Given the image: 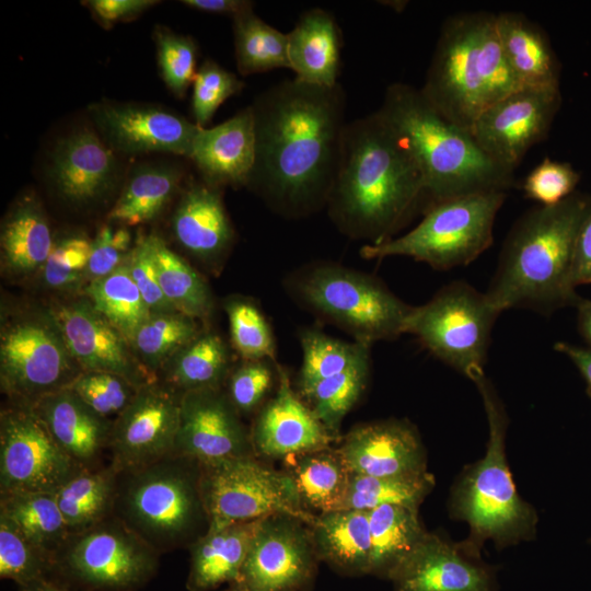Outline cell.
Here are the masks:
<instances>
[{
  "label": "cell",
  "instance_id": "obj_1",
  "mask_svg": "<svg viewBox=\"0 0 591 591\" xmlns=\"http://www.w3.org/2000/svg\"><path fill=\"white\" fill-rule=\"evenodd\" d=\"M341 84L287 79L262 92L254 113L256 159L247 187L273 209L303 216L326 205L346 127Z\"/></svg>",
  "mask_w": 591,
  "mask_h": 591
},
{
  "label": "cell",
  "instance_id": "obj_2",
  "mask_svg": "<svg viewBox=\"0 0 591 591\" xmlns=\"http://www.w3.org/2000/svg\"><path fill=\"white\" fill-rule=\"evenodd\" d=\"M424 199L417 163L380 114L348 121L326 201L337 228L380 243L392 239Z\"/></svg>",
  "mask_w": 591,
  "mask_h": 591
},
{
  "label": "cell",
  "instance_id": "obj_3",
  "mask_svg": "<svg viewBox=\"0 0 591 591\" xmlns=\"http://www.w3.org/2000/svg\"><path fill=\"white\" fill-rule=\"evenodd\" d=\"M590 204L591 197L575 192L559 204L529 210L514 223L485 292L500 312L521 308L546 314L579 302L570 277Z\"/></svg>",
  "mask_w": 591,
  "mask_h": 591
},
{
  "label": "cell",
  "instance_id": "obj_4",
  "mask_svg": "<svg viewBox=\"0 0 591 591\" xmlns=\"http://www.w3.org/2000/svg\"><path fill=\"white\" fill-rule=\"evenodd\" d=\"M376 112L417 163L426 208L461 196L508 192L513 186L514 174L495 164L471 132L444 118L420 89L402 82L390 84Z\"/></svg>",
  "mask_w": 591,
  "mask_h": 591
},
{
  "label": "cell",
  "instance_id": "obj_5",
  "mask_svg": "<svg viewBox=\"0 0 591 591\" xmlns=\"http://www.w3.org/2000/svg\"><path fill=\"white\" fill-rule=\"evenodd\" d=\"M520 88L501 50L496 13L463 12L443 22L420 91L444 118L471 132L484 111Z\"/></svg>",
  "mask_w": 591,
  "mask_h": 591
},
{
  "label": "cell",
  "instance_id": "obj_6",
  "mask_svg": "<svg viewBox=\"0 0 591 591\" xmlns=\"http://www.w3.org/2000/svg\"><path fill=\"white\" fill-rule=\"evenodd\" d=\"M113 514L159 554L201 536L208 526L199 489V464L171 454L117 473Z\"/></svg>",
  "mask_w": 591,
  "mask_h": 591
},
{
  "label": "cell",
  "instance_id": "obj_7",
  "mask_svg": "<svg viewBox=\"0 0 591 591\" xmlns=\"http://www.w3.org/2000/svg\"><path fill=\"white\" fill-rule=\"evenodd\" d=\"M482 395L489 426L485 456L472 465L452 496L456 518L471 528L468 545L478 551L487 538L508 545L534 533L535 512L518 495L505 455L506 416L485 374L473 381Z\"/></svg>",
  "mask_w": 591,
  "mask_h": 591
},
{
  "label": "cell",
  "instance_id": "obj_8",
  "mask_svg": "<svg viewBox=\"0 0 591 591\" xmlns=\"http://www.w3.org/2000/svg\"><path fill=\"white\" fill-rule=\"evenodd\" d=\"M507 192H486L436 202L407 233L361 247L366 259L407 256L434 269L464 266L493 243L496 216Z\"/></svg>",
  "mask_w": 591,
  "mask_h": 591
},
{
  "label": "cell",
  "instance_id": "obj_9",
  "mask_svg": "<svg viewBox=\"0 0 591 591\" xmlns=\"http://www.w3.org/2000/svg\"><path fill=\"white\" fill-rule=\"evenodd\" d=\"M292 288L312 312L369 347L405 333L413 308L376 278L336 264L304 269Z\"/></svg>",
  "mask_w": 591,
  "mask_h": 591
},
{
  "label": "cell",
  "instance_id": "obj_10",
  "mask_svg": "<svg viewBox=\"0 0 591 591\" xmlns=\"http://www.w3.org/2000/svg\"><path fill=\"white\" fill-rule=\"evenodd\" d=\"M81 372L49 308L2 311L0 384L15 404L67 389Z\"/></svg>",
  "mask_w": 591,
  "mask_h": 591
},
{
  "label": "cell",
  "instance_id": "obj_11",
  "mask_svg": "<svg viewBox=\"0 0 591 591\" xmlns=\"http://www.w3.org/2000/svg\"><path fill=\"white\" fill-rule=\"evenodd\" d=\"M199 489L208 529L274 514L311 525L316 517L304 508L290 474L267 466L255 454L199 465Z\"/></svg>",
  "mask_w": 591,
  "mask_h": 591
},
{
  "label": "cell",
  "instance_id": "obj_12",
  "mask_svg": "<svg viewBox=\"0 0 591 591\" xmlns=\"http://www.w3.org/2000/svg\"><path fill=\"white\" fill-rule=\"evenodd\" d=\"M501 312L485 292L464 281L443 287L427 303L413 306L405 333L434 357L472 381L484 373L493 326Z\"/></svg>",
  "mask_w": 591,
  "mask_h": 591
},
{
  "label": "cell",
  "instance_id": "obj_13",
  "mask_svg": "<svg viewBox=\"0 0 591 591\" xmlns=\"http://www.w3.org/2000/svg\"><path fill=\"white\" fill-rule=\"evenodd\" d=\"M159 553L114 514L71 534L55 569L88 591H136L153 578Z\"/></svg>",
  "mask_w": 591,
  "mask_h": 591
},
{
  "label": "cell",
  "instance_id": "obj_14",
  "mask_svg": "<svg viewBox=\"0 0 591 591\" xmlns=\"http://www.w3.org/2000/svg\"><path fill=\"white\" fill-rule=\"evenodd\" d=\"M81 468L28 406L14 403L1 410V493H56Z\"/></svg>",
  "mask_w": 591,
  "mask_h": 591
},
{
  "label": "cell",
  "instance_id": "obj_15",
  "mask_svg": "<svg viewBox=\"0 0 591 591\" xmlns=\"http://www.w3.org/2000/svg\"><path fill=\"white\" fill-rule=\"evenodd\" d=\"M560 103L559 86H522L484 111L471 135L495 164L514 174L526 152L547 137Z\"/></svg>",
  "mask_w": 591,
  "mask_h": 591
},
{
  "label": "cell",
  "instance_id": "obj_16",
  "mask_svg": "<svg viewBox=\"0 0 591 591\" xmlns=\"http://www.w3.org/2000/svg\"><path fill=\"white\" fill-rule=\"evenodd\" d=\"M305 522L288 514L263 518L241 569L247 591H303L320 560Z\"/></svg>",
  "mask_w": 591,
  "mask_h": 591
},
{
  "label": "cell",
  "instance_id": "obj_17",
  "mask_svg": "<svg viewBox=\"0 0 591 591\" xmlns=\"http://www.w3.org/2000/svg\"><path fill=\"white\" fill-rule=\"evenodd\" d=\"M182 394L162 381L141 386L113 422L111 467L137 470L174 453Z\"/></svg>",
  "mask_w": 591,
  "mask_h": 591
},
{
  "label": "cell",
  "instance_id": "obj_18",
  "mask_svg": "<svg viewBox=\"0 0 591 591\" xmlns=\"http://www.w3.org/2000/svg\"><path fill=\"white\" fill-rule=\"evenodd\" d=\"M49 309L82 371L115 373L137 387L158 380L139 362L124 335L86 296L57 301Z\"/></svg>",
  "mask_w": 591,
  "mask_h": 591
},
{
  "label": "cell",
  "instance_id": "obj_19",
  "mask_svg": "<svg viewBox=\"0 0 591 591\" xmlns=\"http://www.w3.org/2000/svg\"><path fill=\"white\" fill-rule=\"evenodd\" d=\"M240 416L222 389L182 393L174 454L199 465L255 454Z\"/></svg>",
  "mask_w": 591,
  "mask_h": 591
},
{
  "label": "cell",
  "instance_id": "obj_20",
  "mask_svg": "<svg viewBox=\"0 0 591 591\" xmlns=\"http://www.w3.org/2000/svg\"><path fill=\"white\" fill-rule=\"evenodd\" d=\"M90 113L105 143L126 154L169 152L190 158L201 128L155 105L99 103Z\"/></svg>",
  "mask_w": 591,
  "mask_h": 591
},
{
  "label": "cell",
  "instance_id": "obj_21",
  "mask_svg": "<svg viewBox=\"0 0 591 591\" xmlns=\"http://www.w3.org/2000/svg\"><path fill=\"white\" fill-rule=\"evenodd\" d=\"M389 579L394 591H495L493 570L477 549L428 532Z\"/></svg>",
  "mask_w": 591,
  "mask_h": 591
},
{
  "label": "cell",
  "instance_id": "obj_22",
  "mask_svg": "<svg viewBox=\"0 0 591 591\" xmlns=\"http://www.w3.org/2000/svg\"><path fill=\"white\" fill-rule=\"evenodd\" d=\"M48 173L57 194L66 202L86 207L114 190L119 166L113 150L95 131L79 128L55 146Z\"/></svg>",
  "mask_w": 591,
  "mask_h": 591
},
{
  "label": "cell",
  "instance_id": "obj_23",
  "mask_svg": "<svg viewBox=\"0 0 591 591\" xmlns=\"http://www.w3.org/2000/svg\"><path fill=\"white\" fill-rule=\"evenodd\" d=\"M277 372V393L258 413L251 433L255 454L286 459L331 447L337 436L294 393L287 371L278 367Z\"/></svg>",
  "mask_w": 591,
  "mask_h": 591
},
{
  "label": "cell",
  "instance_id": "obj_24",
  "mask_svg": "<svg viewBox=\"0 0 591 591\" xmlns=\"http://www.w3.org/2000/svg\"><path fill=\"white\" fill-rule=\"evenodd\" d=\"M338 451L354 474L399 476L426 472L420 439L405 421L357 426L345 437Z\"/></svg>",
  "mask_w": 591,
  "mask_h": 591
},
{
  "label": "cell",
  "instance_id": "obj_25",
  "mask_svg": "<svg viewBox=\"0 0 591 591\" xmlns=\"http://www.w3.org/2000/svg\"><path fill=\"white\" fill-rule=\"evenodd\" d=\"M189 159L202 175L204 182L212 186H247L256 159L252 106L239 111L215 127H201L194 140Z\"/></svg>",
  "mask_w": 591,
  "mask_h": 591
},
{
  "label": "cell",
  "instance_id": "obj_26",
  "mask_svg": "<svg viewBox=\"0 0 591 591\" xmlns=\"http://www.w3.org/2000/svg\"><path fill=\"white\" fill-rule=\"evenodd\" d=\"M56 443L79 465L92 467L109 447L113 420L99 415L69 387L28 406Z\"/></svg>",
  "mask_w": 591,
  "mask_h": 591
},
{
  "label": "cell",
  "instance_id": "obj_27",
  "mask_svg": "<svg viewBox=\"0 0 591 591\" xmlns=\"http://www.w3.org/2000/svg\"><path fill=\"white\" fill-rule=\"evenodd\" d=\"M219 188L206 182L192 184L172 218L178 244L204 263L220 260L233 242L234 230Z\"/></svg>",
  "mask_w": 591,
  "mask_h": 591
},
{
  "label": "cell",
  "instance_id": "obj_28",
  "mask_svg": "<svg viewBox=\"0 0 591 591\" xmlns=\"http://www.w3.org/2000/svg\"><path fill=\"white\" fill-rule=\"evenodd\" d=\"M287 43L296 79L326 88L339 83L343 36L331 12L321 8L304 11L287 33Z\"/></svg>",
  "mask_w": 591,
  "mask_h": 591
},
{
  "label": "cell",
  "instance_id": "obj_29",
  "mask_svg": "<svg viewBox=\"0 0 591 591\" xmlns=\"http://www.w3.org/2000/svg\"><path fill=\"white\" fill-rule=\"evenodd\" d=\"M262 519L208 529L190 546V565L186 588L210 591L223 583L240 580L252 541Z\"/></svg>",
  "mask_w": 591,
  "mask_h": 591
},
{
  "label": "cell",
  "instance_id": "obj_30",
  "mask_svg": "<svg viewBox=\"0 0 591 591\" xmlns=\"http://www.w3.org/2000/svg\"><path fill=\"white\" fill-rule=\"evenodd\" d=\"M505 59L522 86H559L560 66L543 28L520 12L496 13Z\"/></svg>",
  "mask_w": 591,
  "mask_h": 591
},
{
  "label": "cell",
  "instance_id": "obj_31",
  "mask_svg": "<svg viewBox=\"0 0 591 591\" xmlns=\"http://www.w3.org/2000/svg\"><path fill=\"white\" fill-rule=\"evenodd\" d=\"M46 213L33 195L20 198L1 227L2 270L13 278L32 277L42 271L54 247Z\"/></svg>",
  "mask_w": 591,
  "mask_h": 591
},
{
  "label": "cell",
  "instance_id": "obj_32",
  "mask_svg": "<svg viewBox=\"0 0 591 591\" xmlns=\"http://www.w3.org/2000/svg\"><path fill=\"white\" fill-rule=\"evenodd\" d=\"M309 526L320 560L344 575L370 573L369 511L343 509L322 512Z\"/></svg>",
  "mask_w": 591,
  "mask_h": 591
},
{
  "label": "cell",
  "instance_id": "obj_33",
  "mask_svg": "<svg viewBox=\"0 0 591 591\" xmlns=\"http://www.w3.org/2000/svg\"><path fill=\"white\" fill-rule=\"evenodd\" d=\"M304 508L322 512L340 510L351 472L338 449L323 448L285 459Z\"/></svg>",
  "mask_w": 591,
  "mask_h": 591
},
{
  "label": "cell",
  "instance_id": "obj_34",
  "mask_svg": "<svg viewBox=\"0 0 591 591\" xmlns=\"http://www.w3.org/2000/svg\"><path fill=\"white\" fill-rule=\"evenodd\" d=\"M231 370L225 341L215 332L201 331L166 362L160 373L163 383L182 394L222 389Z\"/></svg>",
  "mask_w": 591,
  "mask_h": 591
},
{
  "label": "cell",
  "instance_id": "obj_35",
  "mask_svg": "<svg viewBox=\"0 0 591 591\" xmlns=\"http://www.w3.org/2000/svg\"><path fill=\"white\" fill-rule=\"evenodd\" d=\"M0 515L54 563L71 535L55 493H1Z\"/></svg>",
  "mask_w": 591,
  "mask_h": 591
},
{
  "label": "cell",
  "instance_id": "obj_36",
  "mask_svg": "<svg viewBox=\"0 0 591 591\" xmlns=\"http://www.w3.org/2000/svg\"><path fill=\"white\" fill-rule=\"evenodd\" d=\"M369 525L370 573L386 579L427 533L418 508L404 505H383L369 510Z\"/></svg>",
  "mask_w": 591,
  "mask_h": 591
},
{
  "label": "cell",
  "instance_id": "obj_37",
  "mask_svg": "<svg viewBox=\"0 0 591 591\" xmlns=\"http://www.w3.org/2000/svg\"><path fill=\"white\" fill-rule=\"evenodd\" d=\"M117 473L83 467L56 493L58 507L70 534L82 532L113 515Z\"/></svg>",
  "mask_w": 591,
  "mask_h": 591
},
{
  "label": "cell",
  "instance_id": "obj_38",
  "mask_svg": "<svg viewBox=\"0 0 591 591\" xmlns=\"http://www.w3.org/2000/svg\"><path fill=\"white\" fill-rule=\"evenodd\" d=\"M182 173L170 165H142L132 171L108 213V220L137 225L154 220L175 195Z\"/></svg>",
  "mask_w": 591,
  "mask_h": 591
},
{
  "label": "cell",
  "instance_id": "obj_39",
  "mask_svg": "<svg viewBox=\"0 0 591 591\" xmlns=\"http://www.w3.org/2000/svg\"><path fill=\"white\" fill-rule=\"evenodd\" d=\"M160 287L176 311L197 321L213 312V297L205 279L165 242L151 234Z\"/></svg>",
  "mask_w": 591,
  "mask_h": 591
},
{
  "label": "cell",
  "instance_id": "obj_40",
  "mask_svg": "<svg viewBox=\"0 0 591 591\" xmlns=\"http://www.w3.org/2000/svg\"><path fill=\"white\" fill-rule=\"evenodd\" d=\"M233 38L240 74L290 69L287 33L269 25L254 10L233 18Z\"/></svg>",
  "mask_w": 591,
  "mask_h": 591
},
{
  "label": "cell",
  "instance_id": "obj_41",
  "mask_svg": "<svg viewBox=\"0 0 591 591\" xmlns=\"http://www.w3.org/2000/svg\"><path fill=\"white\" fill-rule=\"evenodd\" d=\"M84 296L129 341L151 312L123 264L109 275L85 285Z\"/></svg>",
  "mask_w": 591,
  "mask_h": 591
},
{
  "label": "cell",
  "instance_id": "obj_42",
  "mask_svg": "<svg viewBox=\"0 0 591 591\" xmlns=\"http://www.w3.org/2000/svg\"><path fill=\"white\" fill-rule=\"evenodd\" d=\"M201 329L198 321L178 311L152 313L130 340L139 362L157 378L166 362Z\"/></svg>",
  "mask_w": 591,
  "mask_h": 591
},
{
  "label": "cell",
  "instance_id": "obj_43",
  "mask_svg": "<svg viewBox=\"0 0 591 591\" xmlns=\"http://www.w3.org/2000/svg\"><path fill=\"white\" fill-rule=\"evenodd\" d=\"M434 486L427 471L399 476H368L351 473L343 509L372 510L383 505L418 508Z\"/></svg>",
  "mask_w": 591,
  "mask_h": 591
},
{
  "label": "cell",
  "instance_id": "obj_44",
  "mask_svg": "<svg viewBox=\"0 0 591 591\" xmlns=\"http://www.w3.org/2000/svg\"><path fill=\"white\" fill-rule=\"evenodd\" d=\"M300 391L315 382L369 363V346L348 343L315 329L302 332Z\"/></svg>",
  "mask_w": 591,
  "mask_h": 591
},
{
  "label": "cell",
  "instance_id": "obj_45",
  "mask_svg": "<svg viewBox=\"0 0 591 591\" xmlns=\"http://www.w3.org/2000/svg\"><path fill=\"white\" fill-rule=\"evenodd\" d=\"M369 375V363L320 380L300 391L321 422L337 436L345 415L361 396Z\"/></svg>",
  "mask_w": 591,
  "mask_h": 591
},
{
  "label": "cell",
  "instance_id": "obj_46",
  "mask_svg": "<svg viewBox=\"0 0 591 591\" xmlns=\"http://www.w3.org/2000/svg\"><path fill=\"white\" fill-rule=\"evenodd\" d=\"M233 348L244 360H271L276 346L271 329L256 303L244 298H230L224 303Z\"/></svg>",
  "mask_w": 591,
  "mask_h": 591
},
{
  "label": "cell",
  "instance_id": "obj_47",
  "mask_svg": "<svg viewBox=\"0 0 591 591\" xmlns=\"http://www.w3.org/2000/svg\"><path fill=\"white\" fill-rule=\"evenodd\" d=\"M55 563L0 515V576L20 587L48 577Z\"/></svg>",
  "mask_w": 591,
  "mask_h": 591
},
{
  "label": "cell",
  "instance_id": "obj_48",
  "mask_svg": "<svg viewBox=\"0 0 591 591\" xmlns=\"http://www.w3.org/2000/svg\"><path fill=\"white\" fill-rule=\"evenodd\" d=\"M91 244L92 241L83 234H69L55 241L39 273L44 286L62 292L78 291L86 282Z\"/></svg>",
  "mask_w": 591,
  "mask_h": 591
},
{
  "label": "cell",
  "instance_id": "obj_49",
  "mask_svg": "<svg viewBox=\"0 0 591 591\" xmlns=\"http://www.w3.org/2000/svg\"><path fill=\"white\" fill-rule=\"evenodd\" d=\"M161 77L169 90L183 97L197 73V46L189 36L160 26L154 31Z\"/></svg>",
  "mask_w": 591,
  "mask_h": 591
},
{
  "label": "cell",
  "instance_id": "obj_50",
  "mask_svg": "<svg viewBox=\"0 0 591 591\" xmlns=\"http://www.w3.org/2000/svg\"><path fill=\"white\" fill-rule=\"evenodd\" d=\"M69 389L99 415L116 419L140 387L115 373L82 371Z\"/></svg>",
  "mask_w": 591,
  "mask_h": 591
},
{
  "label": "cell",
  "instance_id": "obj_51",
  "mask_svg": "<svg viewBox=\"0 0 591 591\" xmlns=\"http://www.w3.org/2000/svg\"><path fill=\"white\" fill-rule=\"evenodd\" d=\"M243 86L234 73L211 59L205 60L193 82L192 108L195 124L205 128L220 105L240 93Z\"/></svg>",
  "mask_w": 591,
  "mask_h": 591
},
{
  "label": "cell",
  "instance_id": "obj_52",
  "mask_svg": "<svg viewBox=\"0 0 591 591\" xmlns=\"http://www.w3.org/2000/svg\"><path fill=\"white\" fill-rule=\"evenodd\" d=\"M579 179L569 163L545 158L528 174L522 189L526 198L541 206H554L575 193Z\"/></svg>",
  "mask_w": 591,
  "mask_h": 591
},
{
  "label": "cell",
  "instance_id": "obj_53",
  "mask_svg": "<svg viewBox=\"0 0 591 591\" xmlns=\"http://www.w3.org/2000/svg\"><path fill=\"white\" fill-rule=\"evenodd\" d=\"M271 360H244L227 379V395L240 415L255 410L274 382Z\"/></svg>",
  "mask_w": 591,
  "mask_h": 591
},
{
  "label": "cell",
  "instance_id": "obj_54",
  "mask_svg": "<svg viewBox=\"0 0 591 591\" xmlns=\"http://www.w3.org/2000/svg\"><path fill=\"white\" fill-rule=\"evenodd\" d=\"M151 314L176 311L158 279L151 235L140 236L124 262Z\"/></svg>",
  "mask_w": 591,
  "mask_h": 591
},
{
  "label": "cell",
  "instance_id": "obj_55",
  "mask_svg": "<svg viewBox=\"0 0 591 591\" xmlns=\"http://www.w3.org/2000/svg\"><path fill=\"white\" fill-rule=\"evenodd\" d=\"M131 248V234L127 229L103 225L91 244L85 273L86 285L109 275L121 266Z\"/></svg>",
  "mask_w": 591,
  "mask_h": 591
},
{
  "label": "cell",
  "instance_id": "obj_56",
  "mask_svg": "<svg viewBox=\"0 0 591 591\" xmlns=\"http://www.w3.org/2000/svg\"><path fill=\"white\" fill-rule=\"evenodd\" d=\"M157 3L159 1L152 0H89L83 2L96 20L107 27L119 21L134 19Z\"/></svg>",
  "mask_w": 591,
  "mask_h": 591
},
{
  "label": "cell",
  "instance_id": "obj_57",
  "mask_svg": "<svg viewBox=\"0 0 591 591\" xmlns=\"http://www.w3.org/2000/svg\"><path fill=\"white\" fill-rule=\"evenodd\" d=\"M570 281L573 289L591 283V204L577 235Z\"/></svg>",
  "mask_w": 591,
  "mask_h": 591
},
{
  "label": "cell",
  "instance_id": "obj_58",
  "mask_svg": "<svg viewBox=\"0 0 591 591\" xmlns=\"http://www.w3.org/2000/svg\"><path fill=\"white\" fill-rule=\"evenodd\" d=\"M182 3L200 12L230 15L232 19L254 9V2L248 0H183Z\"/></svg>",
  "mask_w": 591,
  "mask_h": 591
},
{
  "label": "cell",
  "instance_id": "obj_59",
  "mask_svg": "<svg viewBox=\"0 0 591 591\" xmlns=\"http://www.w3.org/2000/svg\"><path fill=\"white\" fill-rule=\"evenodd\" d=\"M554 348L572 361L582 375L591 396V348L565 341L556 343Z\"/></svg>",
  "mask_w": 591,
  "mask_h": 591
},
{
  "label": "cell",
  "instance_id": "obj_60",
  "mask_svg": "<svg viewBox=\"0 0 591 591\" xmlns=\"http://www.w3.org/2000/svg\"><path fill=\"white\" fill-rule=\"evenodd\" d=\"M576 306L579 332L591 345V300L580 299Z\"/></svg>",
  "mask_w": 591,
  "mask_h": 591
},
{
  "label": "cell",
  "instance_id": "obj_61",
  "mask_svg": "<svg viewBox=\"0 0 591 591\" xmlns=\"http://www.w3.org/2000/svg\"><path fill=\"white\" fill-rule=\"evenodd\" d=\"M20 591H71L65 584L46 577L20 587Z\"/></svg>",
  "mask_w": 591,
  "mask_h": 591
},
{
  "label": "cell",
  "instance_id": "obj_62",
  "mask_svg": "<svg viewBox=\"0 0 591 591\" xmlns=\"http://www.w3.org/2000/svg\"><path fill=\"white\" fill-rule=\"evenodd\" d=\"M223 591H247V589L240 582H233L228 586V588Z\"/></svg>",
  "mask_w": 591,
  "mask_h": 591
}]
</instances>
